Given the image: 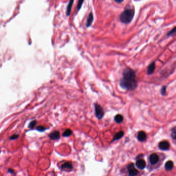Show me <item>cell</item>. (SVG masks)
<instances>
[{
    "label": "cell",
    "mask_w": 176,
    "mask_h": 176,
    "mask_svg": "<svg viewBox=\"0 0 176 176\" xmlns=\"http://www.w3.org/2000/svg\"><path fill=\"white\" fill-rule=\"evenodd\" d=\"M123 78L120 80L119 84L122 88L129 90H134L138 86L136 80V75L134 71L131 68H126L123 71Z\"/></svg>",
    "instance_id": "cell-1"
},
{
    "label": "cell",
    "mask_w": 176,
    "mask_h": 176,
    "mask_svg": "<svg viewBox=\"0 0 176 176\" xmlns=\"http://www.w3.org/2000/svg\"><path fill=\"white\" fill-rule=\"evenodd\" d=\"M134 10L133 9H126L120 15V21L125 24H128L131 22L134 16Z\"/></svg>",
    "instance_id": "cell-2"
},
{
    "label": "cell",
    "mask_w": 176,
    "mask_h": 176,
    "mask_svg": "<svg viewBox=\"0 0 176 176\" xmlns=\"http://www.w3.org/2000/svg\"><path fill=\"white\" fill-rule=\"evenodd\" d=\"M94 105H95L96 116L98 119H101L104 116V110L100 105L97 103H96Z\"/></svg>",
    "instance_id": "cell-3"
},
{
    "label": "cell",
    "mask_w": 176,
    "mask_h": 176,
    "mask_svg": "<svg viewBox=\"0 0 176 176\" xmlns=\"http://www.w3.org/2000/svg\"><path fill=\"white\" fill-rule=\"evenodd\" d=\"M128 171L129 173V176H136L138 175L139 171L135 168L134 165L133 163L130 164L127 167Z\"/></svg>",
    "instance_id": "cell-4"
},
{
    "label": "cell",
    "mask_w": 176,
    "mask_h": 176,
    "mask_svg": "<svg viewBox=\"0 0 176 176\" xmlns=\"http://www.w3.org/2000/svg\"><path fill=\"white\" fill-rule=\"evenodd\" d=\"M158 147L162 150H167L169 148V144L167 141H162L159 143Z\"/></svg>",
    "instance_id": "cell-5"
},
{
    "label": "cell",
    "mask_w": 176,
    "mask_h": 176,
    "mask_svg": "<svg viewBox=\"0 0 176 176\" xmlns=\"http://www.w3.org/2000/svg\"><path fill=\"white\" fill-rule=\"evenodd\" d=\"M158 160L159 158L158 156L156 153H153L149 157V161L152 165H155L157 164L158 162Z\"/></svg>",
    "instance_id": "cell-6"
},
{
    "label": "cell",
    "mask_w": 176,
    "mask_h": 176,
    "mask_svg": "<svg viewBox=\"0 0 176 176\" xmlns=\"http://www.w3.org/2000/svg\"><path fill=\"white\" fill-rule=\"evenodd\" d=\"M136 166L138 168L143 169L146 167V162L142 159H139L136 162Z\"/></svg>",
    "instance_id": "cell-7"
},
{
    "label": "cell",
    "mask_w": 176,
    "mask_h": 176,
    "mask_svg": "<svg viewBox=\"0 0 176 176\" xmlns=\"http://www.w3.org/2000/svg\"><path fill=\"white\" fill-rule=\"evenodd\" d=\"M49 138L52 140H57L60 138V133L58 131H55L49 135Z\"/></svg>",
    "instance_id": "cell-8"
},
{
    "label": "cell",
    "mask_w": 176,
    "mask_h": 176,
    "mask_svg": "<svg viewBox=\"0 0 176 176\" xmlns=\"http://www.w3.org/2000/svg\"><path fill=\"white\" fill-rule=\"evenodd\" d=\"M155 68H156V64L155 62H152L149 65V66L147 68V74L149 75L152 74L155 71Z\"/></svg>",
    "instance_id": "cell-9"
},
{
    "label": "cell",
    "mask_w": 176,
    "mask_h": 176,
    "mask_svg": "<svg viewBox=\"0 0 176 176\" xmlns=\"http://www.w3.org/2000/svg\"><path fill=\"white\" fill-rule=\"evenodd\" d=\"M72 168H73L72 164L69 162H67L64 163L61 166V169H63V170H66V169L72 170Z\"/></svg>",
    "instance_id": "cell-10"
},
{
    "label": "cell",
    "mask_w": 176,
    "mask_h": 176,
    "mask_svg": "<svg viewBox=\"0 0 176 176\" xmlns=\"http://www.w3.org/2000/svg\"><path fill=\"white\" fill-rule=\"evenodd\" d=\"M147 135L145 132L144 131H140L139 132L138 135V139L140 141H144L146 140Z\"/></svg>",
    "instance_id": "cell-11"
},
{
    "label": "cell",
    "mask_w": 176,
    "mask_h": 176,
    "mask_svg": "<svg viewBox=\"0 0 176 176\" xmlns=\"http://www.w3.org/2000/svg\"><path fill=\"white\" fill-rule=\"evenodd\" d=\"M174 167V163L172 161H167L165 164V168L166 170H171Z\"/></svg>",
    "instance_id": "cell-12"
},
{
    "label": "cell",
    "mask_w": 176,
    "mask_h": 176,
    "mask_svg": "<svg viewBox=\"0 0 176 176\" xmlns=\"http://www.w3.org/2000/svg\"><path fill=\"white\" fill-rule=\"evenodd\" d=\"M94 20V16H93V14L92 13H90L88 16V18L87 19V22H86V26L87 27H89L90 26Z\"/></svg>",
    "instance_id": "cell-13"
},
{
    "label": "cell",
    "mask_w": 176,
    "mask_h": 176,
    "mask_svg": "<svg viewBox=\"0 0 176 176\" xmlns=\"http://www.w3.org/2000/svg\"><path fill=\"white\" fill-rule=\"evenodd\" d=\"M73 0H70L68 5L67 8V11H66V14L68 16L70 15L71 10H72V6H73Z\"/></svg>",
    "instance_id": "cell-14"
},
{
    "label": "cell",
    "mask_w": 176,
    "mask_h": 176,
    "mask_svg": "<svg viewBox=\"0 0 176 176\" xmlns=\"http://www.w3.org/2000/svg\"><path fill=\"white\" fill-rule=\"evenodd\" d=\"M123 135H124V132L123 131H120V132L117 133L115 135L113 141H117V140H118L120 139L123 136Z\"/></svg>",
    "instance_id": "cell-15"
},
{
    "label": "cell",
    "mask_w": 176,
    "mask_h": 176,
    "mask_svg": "<svg viewBox=\"0 0 176 176\" xmlns=\"http://www.w3.org/2000/svg\"><path fill=\"white\" fill-rule=\"evenodd\" d=\"M114 120L117 123H121L123 122V116L122 115L118 114L116 116H115V117L114 118Z\"/></svg>",
    "instance_id": "cell-16"
},
{
    "label": "cell",
    "mask_w": 176,
    "mask_h": 176,
    "mask_svg": "<svg viewBox=\"0 0 176 176\" xmlns=\"http://www.w3.org/2000/svg\"><path fill=\"white\" fill-rule=\"evenodd\" d=\"M72 134V130L69 129H68L64 131V132L63 134V136L64 137H69Z\"/></svg>",
    "instance_id": "cell-17"
},
{
    "label": "cell",
    "mask_w": 176,
    "mask_h": 176,
    "mask_svg": "<svg viewBox=\"0 0 176 176\" xmlns=\"http://www.w3.org/2000/svg\"><path fill=\"white\" fill-rule=\"evenodd\" d=\"M171 136L174 140H176V126L174 127L172 129Z\"/></svg>",
    "instance_id": "cell-18"
},
{
    "label": "cell",
    "mask_w": 176,
    "mask_h": 176,
    "mask_svg": "<svg viewBox=\"0 0 176 176\" xmlns=\"http://www.w3.org/2000/svg\"><path fill=\"white\" fill-rule=\"evenodd\" d=\"M176 33V26L174 28H173L172 30H170L167 34V35L168 36H170L173 35L175 34Z\"/></svg>",
    "instance_id": "cell-19"
},
{
    "label": "cell",
    "mask_w": 176,
    "mask_h": 176,
    "mask_svg": "<svg viewBox=\"0 0 176 176\" xmlns=\"http://www.w3.org/2000/svg\"><path fill=\"white\" fill-rule=\"evenodd\" d=\"M83 2H84V0H79L78 3V5H77V7H76V10L78 11L81 8Z\"/></svg>",
    "instance_id": "cell-20"
},
{
    "label": "cell",
    "mask_w": 176,
    "mask_h": 176,
    "mask_svg": "<svg viewBox=\"0 0 176 176\" xmlns=\"http://www.w3.org/2000/svg\"><path fill=\"white\" fill-rule=\"evenodd\" d=\"M36 130H37L38 131H39V132H43L45 130H46V128H45V127L43 126H40V125H39V126H38L37 127Z\"/></svg>",
    "instance_id": "cell-21"
},
{
    "label": "cell",
    "mask_w": 176,
    "mask_h": 176,
    "mask_svg": "<svg viewBox=\"0 0 176 176\" xmlns=\"http://www.w3.org/2000/svg\"><path fill=\"white\" fill-rule=\"evenodd\" d=\"M36 123H37V122L36 120H33L29 124V128H31V129L33 128L35 126Z\"/></svg>",
    "instance_id": "cell-22"
},
{
    "label": "cell",
    "mask_w": 176,
    "mask_h": 176,
    "mask_svg": "<svg viewBox=\"0 0 176 176\" xmlns=\"http://www.w3.org/2000/svg\"><path fill=\"white\" fill-rule=\"evenodd\" d=\"M19 135L18 134H14L13 135H12V136L10 137L9 139H10V140H15L19 138Z\"/></svg>",
    "instance_id": "cell-23"
},
{
    "label": "cell",
    "mask_w": 176,
    "mask_h": 176,
    "mask_svg": "<svg viewBox=\"0 0 176 176\" xmlns=\"http://www.w3.org/2000/svg\"><path fill=\"white\" fill-rule=\"evenodd\" d=\"M166 92V86H163L162 88H161V92L162 95H164Z\"/></svg>",
    "instance_id": "cell-24"
},
{
    "label": "cell",
    "mask_w": 176,
    "mask_h": 176,
    "mask_svg": "<svg viewBox=\"0 0 176 176\" xmlns=\"http://www.w3.org/2000/svg\"><path fill=\"white\" fill-rule=\"evenodd\" d=\"M8 172L9 173H10V174H14V170H13V169H12L10 168V169H8Z\"/></svg>",
    "instance_id": "cell-25"
},
{
    "label": "cell",
    "mask_w": 176,
    "mask_h": 176,
    "mask_svg": "<svg viewBox=\"0 0 176 176\" xmlns=\"http://www.w3.org/2000/svg\"><path fill=\"white\" fill-rule=\"evenodd\" d=\"M115 2H116L117 3H121L123 2L124 0H114Z\"/></svg>",
    "instance_id": "cell-26"
}]
</instances>
